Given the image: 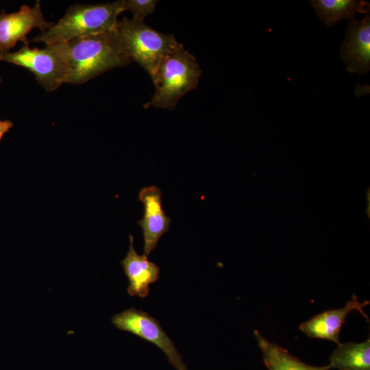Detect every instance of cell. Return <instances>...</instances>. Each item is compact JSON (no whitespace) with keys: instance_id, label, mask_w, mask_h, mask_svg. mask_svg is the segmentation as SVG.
<instances>
[{"instance_id":"cell-14","label":"cell","mask_w":370,"mask_h":370,"mask_svg":"<svg viewBox=\"0 0 370 370\" xmlns=\"http://www.w3.org/2000/svg\"><path fill=\"white\" fill-rule=\"evenodd\" d=\"M330 368L370 370V339L363 343H339L330 357Z\"/></svg>"},{"instance_id":"cell-2","label":"cell","mask_w":370,"mask_h":370,"mask_svg":"<svg viewBox=\"0 0 370 370\" xmlns=\"http://www.w3.org/2000/svg\"><path fill=\"white\" fill-rule=\"evenodd\" d=\"M123 11V0L93 5L75 4L57 23L32 41L51 45L109 32L116 28L117 17Z\"/></svg>"},{"instance_id":"cell-16","label":"cell","mask_w":370,"mask_h":370,"mask_svg":"<svg viewBox=\"0 0 370 370\" xmlns=\"http://www.w3.org/2000/svg\"><path fill=\"white\" fill-rule=\"evenodd\" d=\"M13 123L9 120H0V140L3 138L5 134L8 132L13 127Z\"/></svg>"},{"instance_id":"cell-5","label":"cell","mask_w":370,"mask_h":370,"mask_svg":"<svg viewBox=\"0 0 370 370\" xmlns=\"http://www.w3.org/2000/svg\"><path fill=\"white\" fill-rule=\"evenodd\" d=\"M0 60L27 69L48 92L56 90L65 83L66 65L48 45L43 49H32L29 45H23L15 52H0Z\"/></svg>"},{"instance_id":"cell-9","label":"cell","mask_w":370,"mask_h":370,"mask_svg":"<svg viewBox=\"0 0 370 370\" xmlns=\"http://www.w3.org/2000/svg\"><path fill=\"white\" fill-rule=\"evenodd\" d=\"M162 191L155 185L142 188L138 199L144 206V215L138 224L143 239V256L148 258L155 249L162 236L169 230L171 219L162 206Z\"/></svg>"},{"instance_id":"cell-12","label":"cell","mask_w":370,"mask_h":370,"mask_svg":"<svg viewBox=\"0 0 370 370\" xmlns=\"http://www.w3.org/2000/svg\"><path fill=\"white\" fill-rule=\"evenodd\" d=\"M311 5L327 27L341 20L355 18L356 13L370 12V4L362 0H312Z\"/></svg>"},{"instance_id":"cell-17","label":"cell","mask_w":370,"mask_h":370,"mask_svg":"<svg viewBox=\"0 0 370 370\" xmlns=\"http://www.w3.org/2000/svg\"><path fill=\"white\" fill-rule=\"evenodd\" d=\"M1 77H0V84H1Z\"/></svg>"},{"instance_id":"cell-1","label":"cell","mask_w":370,"mask_h":370,"mask_svg":"<svg viewBox=\"0 0 370 370\" xmlns=\"http://www.w3.org/2000/svg\"><path fill=\"white\" fill-rule=\"evenodd\" d=\"M49 46L66 67L65 83L82 84L116 67L130 64V58L116 29Z\"/></svg>"},{"instance_id":"cell-15","label":"cell","mask_w":370,"mask_h":370,"mask_svg":"<svg viewBox=\"0 0 370 370\" xmlns=\"http://www.w3.org/2000/svg\"><path fill=\"white\" fill-rule=\"evenodd\" d=\"M156 0H123V10L132 14V19L143 21L149 14L153 12L158 3Z\"/></svg>"},{"instance_id":"cell-10","label":"cell","mask_w":370,"mask_h":370,"mask_svg":"<svg viewBox=\"0 0 370 370\" xmlns=\"http://www.w3.org/2000/svg\"><path fill=\"white\" fill-rule=\"evenodd\" d=\"M369 303V301L360 302L356 295H353L344 307L324 311L302 323L299 329L310 337L326 339L339 344L340 331L348 314L358 310L369 319L362 308Z\"/></svg>"},{"instance_id":"cell-3","label":"cell","mask_w":370,"mask_h":370,"mask_svg":"<svg viewBox=\"0 0 370 370\" xmlns=\"http://www.w3.org/2000/svg\"><path fill=\"white\" fill-rule=\"evenodd\" d=\"M201 74L196 58L177 42L158 67L152 78L154 94L144 107L173 110L182 96L197 88Z\"/></svg>"},{"instance_id":"cell-13","label":"cell","mask_w":370,"mask_h":370,"mask_svg":"<svg viewBox=\"0 0 370 370\" xmlns=\"http://www.w3.org/2000/svg\"><path fill=\"white\" fill-rule=\"evenodd\" d=\"M254 335L268 370H328L329 365L314 367L307 365L275 343L267 341L258 330Z\"/></svg>"},{"instance_id":"cell-7","label":"cell","mask_w":370,"mask_h":370,"mask_svg":"<svg viewBox=\"0 0 370 370\" xmlns=\"http://www.w3.org/2000/svg\"><path fill=\"white\" fill-rule=\"evenodd\" d=\"M53 23L45 20L40 1H36L32 8L23 5L15 12L7 14L2 10L0 13V52H9L18 41L29 45L27 36L32 29L38 28L44 32Z\"/></svg>"},{"instance_id":"cell-4","label":"cell","mask_w":370,"mask_h":370,"mask_svg":"<svg viewBox=\"0 0 370 370\" xmlns=\"http://www.w3.org/2000/svg\"><path fill=\"white\" fill-rule=\"evenodd\" d=\"M117 30L127 54L150 75L154 76L162 60L178 42L172 34L159 32L143 21L124 17Z\"/></svg>"},{"instance_id":"cell-6","label":"cell","mask_w":370,"mask_h":370,"mask_svg":"<svg viewBox=\"0 0 370 370\" xmlns=\"http://www.w3.org/2000/svg\"><path fill=\"white\" fill-rule=\"evenodd\" d=\"M112 323L117 329L130 332L159 347L176 370H188L174 342L164 331L159 321L147 312L130 308L114 314Z\"/></svg>"},{"instance_id":"cell-11","label":"cell","mask_w":370,"mask_h":370,"mask_svg":"<svg viewBox=\"0 0 370 370\" xmlns=\"http://www.w3.org/2000/svg\"><path fill=\"white\" fill-rule=\"evenodd\" d=\"M121 264L129 282L127 293L130 296H138L140 298L147 297L150 284L160 279V268L149 261L147 257L136 252L132 235H130L129 250Z\"/></svg>"},{"instance_id":"cell-8","label":"cell","mask_w":370,"mask_h":370,"mask_svg":"<svg viewBox=\"0 0 370 370\" xmlns=\"http://www.w3.org/2000/svg\"><path fill=\"white\" fill-rule=\"evenodd\" d=\"M340 56L349 73L365 75L370 71V12L349 21L341 45Z\"/></svg>"}]
</instances>
